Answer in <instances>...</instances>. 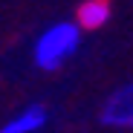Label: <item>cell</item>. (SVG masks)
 Masks as SVG:
<instances>
[{
	"instance_id": "obj_4",
	"label": "cell",
	"mask_w": 133,
	"mask_h": 133,
	"mask_svg": "<svg viewBox=\"0 0 133 133\" xmlns=\"http://www.w3.org/2000/svg\"><path fill=\"white\" fill-rule=\"evenodd\" d=\"M110 20V3L107 0H84L78 6V26L81 29H98Z\"/></svg>"
},
{
	"instance_id": "obj_3",
	"label": "cell",
	"mask_w": 133,
	"mask_h": 133,
	"mask_svg": "<svg viewBox=\"0 0 133 133\" xmlns=\"http://www.w3.org/2000/svg\"><path fill=\"white\" fill-rule=\"evenodd\" d=\"M46 119H49V110L43 104H29L0 127V133H38L46 124Z\"/></svg>"
},
{
	"instance_id": "obj_2",
	"label": "cell",
	"mask_w": 133,
	"mask_h": 133,
	"mask_svg": "<svg viewBox=\"0 0 133 133\" xmlns=\"http://www.w3.org/2000/svg\"><path fill=\"white\" fill-rule=\"evenodd\" d=\"M101 122L110 127H133V81L119 87L101 107Z\"/></svg>"
},
{
	"instance_id": "obj_1",
	"label": "cell",
	"mask_w": 133,
	"mask_h": 133,
	"mask_svg": "<svg viewBox=\"0 0 133 133\" xmlns=\"http://www.w3.org/2000/svg\"><path fill=\"white\" fill-rule=\"evenodd\" d=\"M81 43V26L78 23H70V20H61V23H52L49 29H43L35 41V64L41 66V70H58V66H64V61L70 58Z\"/></svg>"
}]
</instances>
